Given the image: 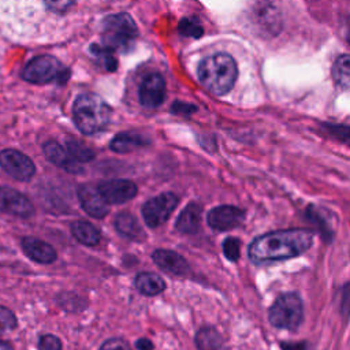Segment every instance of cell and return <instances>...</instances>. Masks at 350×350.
Here are the masks:
<instances>
[{"instance_id": "obj_22", "label": "cell", "mask_w": 350, "mask_h": 350, "mask_svg": "<svg viewBox=\"0 0 350 350\" xmlns=\"http://www.w3.org/2000/svg\"><path fill=\"white\" fill-rule=\"evenodd\" d=\"M148 139L135 133H120L109 144V148L116 153H127L137 148L145 146Z\"/></svg>"}, {"instance_id": "obj_13", "label": "cell", "mask_w": 350, "mask_h": 350, "mask_svg": "<svg viewBox=\"0 0 350 350\" xmlns=\"http://www.w3.org/2000/svg\"><path fill=\"white\" fill-rule=\"evenodd\" d=\"M109 204H123L137 194V185L129 179H109L97 185Z\"/></svg>"}, {"instance_id": "obj_9", "label": "cell", "mask_w": 350, "mask_h": 350, "mask_svg": "<svg viewBox=\"0 0 350 350\" xmlns=\"http://www.w3.org/2000/svg\"><path fill=\"white\" fill-rule=\"evenodd\" d=\"M0 167L14 179L26 182L36 172V165L30 157L16 149H4L0 152Z\"/></svg>"}, {"instance_id": "obj_28", "label": "cell", "mask_w": 350, "mask_h": 350, "mask_svg": "<svg viewBox=\"0 0 350 350\" xmlns=\"http://www.w3.org/2000/svg\"><path fill=\"white\" fill-rule=\"evenodd\" d=\"M239 241L237 238H227L223 242V253L230 261H237L239 257Z\"/></svg>"}, {"instance_id": "obj_4", "label": "cell", "mask_w": 350, "mask_h": 350, "mask_svg": "<svg viewBox=\"0 0 350 350\" xmlns=\"http://www.w3.org/2000/svg\"><path fill=\"white\" fill-rule=\"evenodd\" d=\"M72 119L83 134H96L104 130L111 120V108L94 93L78 96L72 104Z\"/></svg>"}, {"instance_id": "obj_6", "label": "cell", "mask_w": 350, "mask_h": 350, "mask_svg": "<svg viewBox=\"0 0 350 350\" xmlns=\"http://www.w3.org/2000/svg\"><path fill=\"white\" fill-rule=\"evenodd\" d=\"M137 36V26L134 21L124 12L109 15L103 23V42L104 48L113 51L124 48L131 44Z\"/></svg>"}, {"instance_id": "obj_2", "label": "cell", "mask_w": 350, "mask_h": 350, "mask_svg": "<svg viewBox=\"0 0 350 350\" xmlns=\"http://www.w3.org/2000/svg\"><path fill=\"white\" fill-rule=\"evenodd\" d=\"M313 242V232L308 228H288L267 232L254 238L247 249L254 264L280 261L306 252Z\"/></svg>"}, {"instance_id": "obj_27", "label": "cell", "mask_w": 350, "mask_h": 350, "mask_svg": "<svg viewBox=\"0 0 350 350\" xmlns=\"http://www.w3.org/2000/svg\"><path fill=\"white\" fill-rule=\"evenodd\" d=\"M324 129L334 138L350 145V127L342 124H324Z\"/></svg>"}, {"instance_id": "obj_35", "label": "cell", "mask_w": 350, "mask_h": 350, "mask_svg": "<svg viewBox=\"0 0 350 350\" xmlns=\"http://www.w3.org/2000/svg\"><path fill=\"white\" fill-rule=\"evenodd\" d=\"M174 111H175V112H182V113H190V112L196 111V107L186 105V104H183V103H175V104H174Z\"/></svg>"}, {"instance_id": "obj_20", "label": "cell", "mask_w": 350, "mask_h": 350, "mask_svg": "<svg viewBox=\"0 0 350 350\" xmlns=\"http://www.w3.org/2000/svg\"><path fill=\"white\" fill-rule=\"evenodd\" d=\"M135 288L144 295H157L164 291L165 282L154 272H139L134 279Z\"/></svg>"}, {"instance_id": "obj_31", "label": "cell", "mask_w": 350, "mask_h": 350, "mask_svg": "<svg viewBox=\"0 0 350 350\" xmlns=\"http://www.w3.org/2000/svg\"><path fill=\"white\" fill-rule=\"evenodd\" d=\"M179 30L191 37H200L202 34V27L198 25V22L191 19H182L179 23Z\"/></svg>"}, {"instance_id": "obj_16", "label": "cell", "mask_w": 350, "mask_h": 350, "mask_svg": "<svg viewBox=\"0 0 350 350\" xmlns=\"http://www.w3.org/2000/svg\"><path fill=\"white\" fill-rule=\"evenodd\" d=\"M44 154L51 163L63 168L67 172H71V174L82 172V165L77 160H74L70 156L68 150L56 141H48L44 144Z\"/></svg>"}, {"instance_id": "obj_17", "label": "cell", "mask_w": 350, "mask_h": 350, "mask_svg": "<svg viewBox=\"0 0 350 350\" xmlns=\"http://www.w3.org/2000/svg\"><path fill=\"white\" fill-rule=\"evenodd\" d=\"M22 249L27 257L40 264H51L57 258V253L53 246L34 237L23 238Z\"/></svg>"}, {"instance_id": "obj_21", "label": "cell", "mask_w": 350, "mask_h": 350, "mask_svg": "<svg viewBox=\"0 0 350 350\" xmlns=\"http://www.w3.org/2000/svg\"><path fill=\"white\" fill-rule=\"evenodd\" d=\"M70 230L72 237L81 242L82 245L86 246H96L100 239H101V234L100 231L89 221L86 220H75L70 224Z\"/></svg>"}, {"instance_id": "obj_3", "label": "cell", "mask_w": 350, "mask_h": 350, "mask_svg": "<svg viewBox=\"0 0 350 350\" xmlns=\"http://www.w3.org/2000/svg\"><path fill=\"white\" fill-rule=\"evenodd\" d=\"M201 85L215 96L228 93L238 77L235 60L227 53H215L202 59L197 70Z\"/></svg>"}, {"instance_id": "obj_10", "label": "cell", "mask_w": 350, "mask_h": 350, "mask_svg": "<svg viewBox=\"0 0 350 350\" xmlns=\"http://www.w3.org/2000/svg\"><path fill=\"white\" fill-rule=\"evenodd\" d=\"M78 200L83 211L96 217L103 219L109 212V202L104 198L97 186L92 183H83L78 187Z\"/></svg>"}, {"instance_id": "obj_14", "label": "cell", "mask_w": 350, "mask_h": 350, "mask_svg": "<svg viewBox=\"0 0 350 350\" xmlns=\"http://www.w3.org/2000/svg\"><path fill=\"white\" fill-rule=\"evenodd\" d=\"M243 211L232 205H220L209 211L208 224L217 231H227L239 226L243 220Z\"/></svg>"}, {"instance_id": "obj_7", "label": "cell", "mask_w": 350, "mask_h": 350, "mask_svg": "<svg viewBox=\"0 0 350 350\" xmlns=\"http://www.w3.org/2000/svg\"><path fill=\"white\" fill-rule=\"evenodd\" d=\"M68 71L63 67L60 60L52 55H41L31 59L23 68L22 77L37 85H44L49 82H60L67 79Z\"/></svg>"}, {"instance_id": "obj_34", "label": "cell", "mask_w": 350, "mask_h": 350, "mask_svg": "<svg viewBox=\"0 0 350 350\" xmlns=\"http://www.w3.org/2000/svg\"><path fill=\"white\" fill-rule=\"evenodd\" d=\"M135 347L138 350H153V343L148 338H139L135 342Z\"/></svg>"}, {"instance_id": "obj_8", "label": "cell", "mask_w": 350, "mask_h": 350, "mask_svg": "<svg viewBox=\"0 0 350 350\" xmlns=\"http://www.w3.org/2000/svg\"><path fill=\"white\" fill-rule=\"evenodd\" d=\"M178 202H179L178 196L171 191L161 193L148 200L142 206V216L145 223L152 228L164 224L170 219Z\"/></svg>"}, {"instance_id": "obj_12", "label": "cell", "mask_w": 350, "mask_h": 350, "mask_svg": "<svg viewBox=\"0 0 350 350\" xmlns=\"http://www.w3.org/2000/svg\"><path fill=\"white\" fill-rule=\"evenodd\" d=\"M138 98L142 107L153 109L163 104L165 98V81L157 74H149L141 83L138 90Z\"/></svg>"}, {"instance_id": "obj_25", "label": "cell", "mask_w": 350, "mask_h": 350, "mask_svg": "<svg viewBox=\"0 0 350 350\" xmlns=\"http://www.w3.org/2000/svg\"><path fill=\"white\" fill-rule=\"evenodd\" d=\"M66 149L68 150L70 156L77 160L78 163H86L94 159V152L88 148L86 145H83L82 142L77 141V139H67L66 142Z\"/></svg>"}, {"instance_id": "obj_19", "label": "cell", "mask_w": 350, "mask_h": 350, "mask_svg": "<svg viewBox=\"0 0 350 350\" xmlns=\"http://www.w3.org/2000/svg\"><path fill=\"white\" fill-rule=\"evenodd\" d=\"M113 226H115V230L126 238H130L134 241H141L145 237V232H144L141 224L138 223L137 217L127 211L119 212L115 216Z\"/></svg>"}, {"instance_id": "obj_24", "label": "cell", "mask_w": 350, "mask_h": 350, "mask_svg": "<svg viewBox=\"0 0 350 350\" xmlns=\"http://www.w3.org/2000/svg\"><path fill=\"white\" fill-rule=\"evenodd\" d=\"M332 78L338 86L350 90V55H342L335 60Z\"/></svg>"}, {"instance_id": "obj_11", "label": "cell", "mask_w": 350, "mask_h": 350, "mask_svg": "<svg viewBox=\"0 0 350 350\" xmlns=\"http://www.w3.org/2000/svg\"><path fill=\"white\" fill-rule=\"evenodd\" d=\"M0 211L18 217H29L34 213V206L21 191L0 186Z\"/></svg>"}, {"instance_id": "obj_15", "label": "cell", "mask_w": 350, "mask_h": 350, "mask_svg": "<svg viewBox=\"0 0 350 350\" xmlns=\"http://www.w3.org/2000/svg\"><path fill=\"white\" fill-rule=\"evenodd\" d=\"M153 262L161 268L163 271L176 275V276H185L190 272L189 262L176 252L167 250V249H157L152 254Z\"/></svg>"}, {"instance_id": "obj_1", "label": "cell", "mask_w": 350, "mask_h": 350, "mask_svg": "<svg viewBox=\"0 0 350 350\" xmlns=\"http://www.w3.org/2000/svg\"><path fill=\"white\" fill-rule=\"evenodd\" d=\"M101 0H0V25L15 38L48 41L82 22Z\"/></svg>"}, {"instance_id": "obj_30", "label": "cell", "mask_w": 350, "mask_h": 350, "mask_svg": "<svg viewBox=\"0 0 350 350\" xmlns=\"http://www.w3.org/2000/svg\"><path fill=\"white\" fill-rule=\"evenodd\" d=\"M38 350H62V342L52 334H45L38 340Z\"/></svg>"}, {"instance_id": "obj_29", "label": "cell", "mask_w": 350, "mask_h": 350, "mask_svg": "<svg viewBox=\"0 0 350 350\" xmlns=\"http://www.w3.org/2000/svg\"><path fill=\"white\" fill-rule=\"evenodd\" d=\"M339 310L345 317L350 316V282L342 286L339 293Z\"/></svg>"}, {"instance_id": "obj_32", "label": "cell", "mask_w": 350, "mask_h": 350, "mask_svg": "<svg viewBox=\"0 0 350 350\" xmlns=\"http://www.w3.org/2000/svg\"><path fill=\"white\" fill-rule=\"evenodd\" d=\"M100 350H131V349L126 340L120 338H111L101 345Z\"/></svg>"}, {"instance_id": "obj_26", "label": "cell", "mask_w": 350, "mask_h": 350, "mask_svg": "<svg viewBox=\"0 0 350 350\" xmlns=\"http://www.w3.org/2000/svg\"><path fill=\"white\" fill-rule=\"evenodd\" d=\"M18 320L15 314L5 306L0 305V335L16 328Z\"/></svg>"}, {"instance_id": "obj_37", "label": "cell", "mask_w": 350, "mask_h": 350, "mask_svg": "<svg viewBox=\"0 0 350 350\" xmlns=\"http://www.w3.org/2000/svg\"><path fill=\"white\" fill-rule=\"evenodd\" d=\"M349 42H350V31H349Z\"/></svg>"}, {"instance_id": "obj_33", "label": "cell", "mask_w": 350, "mask_h": 350, "mask_svg": "<svg viewBox=\"0 0 350 350\" xmlns=\"http://www.w3.org/2000/svg\"><path fill=\"white\" fill-rule=\"evenodd\" d=\"M280 347H282V350H308L305 342H295V343L282 342Z\"/></svg>"}, {"instance_id": "obj_18", "label": "cell", "mask_w": 350, "mask_h": 350, "mask_svg": "<svg viewBox=\"0 0 350 350\" xmlns=\"http://www.w3.org/2000/svg\"><path fill=\"white\" fill-rule=\"evenodd\" d=\"M201 212L202 208L197 202H190L185 206V209L180 212V215L176 219L175 228L182 234H196L200 228V220H201Z\"/></svg>"}, {"instance_id": "obj_5", "label": "cell", "mask_w": 350, "mask_h": 350, "mask_svg": "<svg viewBox=\"0 0 350 350\" xmlns=\"http://www.w3.org/2000/svg\"><path fill=\"white\" fill-rule=\"evenodd\" d=\"M269 323L282 329H295L304 320V306L298 294L286 293L276 298L268 313Z\"/></svg>"}, {"instance_id": "obj_23", "label": "cell", "mask_w": 350, "mask_h": 350, "mask_svg": "<svg viewBox=\"0 0 350 350\" xmlns=\"http://www.w3.org/2000/svg\"><path fill=\"white\" fill-rule=\"evenodd\" d=\"M194 340L198 350H220L223 346V339L213 327L200 328Z\"/></svg>"}, {"instance_id": "obj_36", "label": "cell", "mask_w": 350, "mask_h": 350, "mask_svg": "<svg viewBox=\"0 0 350 350\" xmlns=\"http://www.w3.org/2000/svg\"><path fill=\"white\" fill-rule=\"evenodd\" d=\"M0 350H14V347L8 342L0 339Z\"/></svg>"}]
</instances>
